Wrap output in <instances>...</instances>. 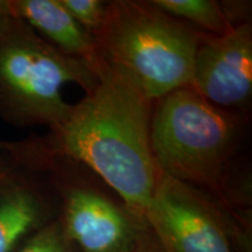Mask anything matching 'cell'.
I'll list each match as a JSON object with an SVG mask.
<instances>
[{"mask_svg": "<svg viewBox=\"0 0 252 252\" xmlns=\"http://www.w3.org/2000/svg\"><path fill=\"white\" fill-rule=\"evenodd\" d=\"M97 81L93 64L63 54L13 13L0 26V116L7 122L58 127L72 109L63 87L87 94Z\"/></svg>", "mask_w": 252, "mask_h": 252, "instance_id": "277c9868", "label": "cell"}, {"mask_svg": "<svg viewBox=\"0 0 252 252\" xmlns=\"http://www.w3.org/2000/svg\"><path fill=\"white\" fill-rule=\"evenodd\" d=\"M78 25L91 35L102 28L106 18L108 1L102 0H60Z\"/></svg>", "mask_w": 252, "mask_h": 252, "instance_id": "7c38bea8", "label": "cell"}, {"mask_svg": "<svg viewBox=\"0 0 252 252\" xmlns=\"http://www.w3.org/2000/svg\"><path fill=\"white\" fill-rule=\"evenodd\" d=\"M191 88L214 105L248 115L252 97V25L220 35L202 33L195 53Z\"/></svg>", "mask_w": 252, "mask_h": 252, "instance_id": "52a82bcc", "label": "cell"}, {"mask_svg": "<svg viewBox=\"0 0 252 252\" xmlns=\"http://www.w3.org/2000/svg\"><path fill=\"white\" fill-rule=\"evenodd\" d=\"M17 252H80L55 219L32 234Z\"/></svg>", "mask_w": 252, "mask_h": 252, "instance_id": "8fae6325", "label": "cell"}, {"mask_svg": "<svg viewBox=\"0 0 252 252\" xmlns=\"http://www.w3.org/2000/svg\"><path fill=\"white\" fill-rule=\"evenodd\" d=\"M203 32L167 14L152 1H108L94 34L97 56L130 78L151 100L191 87Z\"/></svg>", "mask_w": 252, "mask_h": 252, "instance_id": "3957f363", "label": "cell"}, {"mask_svg": "<svg viewBox=\"0 0 252 252\" xmlns=\"http://www.w3.org/2000/svg\"><path fill=\"white\" fill-rule=\"evenodd\" d=\"M93 65L97 84L72 104L65 122L42 139L9 144L8 152L31 168L49 160L83 166L146 220L158 176L150 143L154 102L98 56Z\"/></svg>", "mask_w": 252, "mask_h": 252, "instance_id": "6da1fadb", "label": "cell"}, {"mask_svg": "<svg viewBox=\"0 0 252 252\" xmlns=\"http://www.w3.org/2000/svg\"><path fill=\"white\" fill-rule=\"evenodd\" d=\"M8 5L15 17L63 54L90 64L96 60L94 37L76 23L60 0H8Z\"/></svg>", "mask_w": 252, "mask_h": 252, "instance_id": "9c48e42d", "label": "cell"}, {"mask_svg": "<svg viewBox=\"0 0 252 252\" xmlns=\"http://www.w3.org/2000/svg\"><path fill=\"white\" fill-rule=\"evenodd\" d=\"M7 145H8V144H6V143H1V141H0V150H4V151H6V150H7Z\"/></svg>", "mask_w": 252, "mask_h": 252, "instance_id": "2e32d148", "label": "cell"}, {"mask_svg": "<svg viewBox=\"0 0 252 252\" xmlns=\"http://www.w3.org/2000/svg\"><path fill=\"white\" fill-rule=\"evenodd\" d=\"M52 174L59 196L58 220L80 252H131L150 229L117 195L106 190L84 167L65 160H49L37 166Z\"/></svg>", "mask_w": 252, "mask_h": 252, "instance_id": "5b68a950", "label": "cell"}, {"mask_svg": "<svg viewBox=\"0 0 252 252\" xmlns=\"http://www.w3.org/2000/svg\"><path fill=\"white\" fill-rule=\"evenodd\" d=\"M17 161L12 158V160H0V179L17 166Z\"/></svg>", "mask_w": 252, "mask_h": 252, "instance_id": "9a60e30c", "label": "cell"}, {"mask_svg": "<svg viewBox=\"0 0 252 252\" xmlns=\"http://www.w3.org/2000/svg\"><path fill=\"white\" fill-rule=\"evenodd\" d=\"M247 117L214 105L191 87L154 100L150 143L158 169L222 204Z\"/></svg>", "mask_w": 252, "mask_h": 252, "instance_id": "7a4b0ae2", "label": "cell"}, {"mask_svg": "<svg viewBox=\"0 0 252 252\" xmlns=\"http://www.w3.org/2000/svg\"><path fill=\"white\" fill-rule=\"evenodd\" d=\"M12 14L9 8L8 0H0V26L7 20V18Z\"/></svg>", "mask_w": 252, "mask_h": 252, "instance_id": "5bb4252c", "label": "cell"}, {"mask_svg": "<svg viewBox=\"0 0 252 252\" xmlns=\"http://www.w3.org/2000/svg\"><path fill=\"white\" fill-rule=\"evenodd\" d=\"M131 252H169L163 243L160 241L153 229L151 228L147 230L146 234L143 236L139 243L137 244Z\"/></svg>", "mask_w": 252, "mask_h": 252, "instance_id": "4fadbf2b", "label": "cell"}, {"mask_svg": "<svg viewBox=\"0 0 252 252\" xmlns=\"http://www.w3.org/2000/svg\"><path fill=\"white\" fill-rule=\"evenodd\" d=\"M18 162V161H17ZM59 196L20 171V163L0 179V252H14L32 234L58 219Z\"/></svg>", "mask_w": 252, "mask_h": 252, "instance_id": "ba28073f", "label": "cell"}, {"mask_svg": "<svg viewBox=\"0 0 252 252\" xmlns=\"http://www.w3.org/2000/svg\"><path fill=\"white\" fill-rule=\"evenodd\" d=\"M146 220L169 252H251V230L204 191L159 169Z\"/></svg>", "mask_w": 252, "mask_h": 252, "instance_id": "8992f818", "label": "cell"}, {"mask_svg": "<svg viewBox=\"0 0 252 252\" xmlns=\"http://www.w3.org/2000/svg\"><path fill=\"white\" fill-rule=\"evenodd\" d=\"M152 2L167 14L210 35H220L235 26L224 4L215 0H152Z\"/></svg>", "mask_w": 252, "mask_h": 252, "instance_id": "30bf717a", "label": "cell"}]
</instances>
